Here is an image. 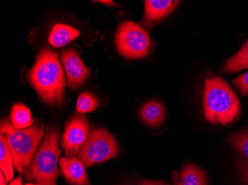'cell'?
I'll list each match as a JSON object with an SVG mask.
<instances>
[{"label":"cell","mask_w":248,"mask_h":185,"mask_svg":"<svg viewBox=\"0 0 248 185\" xmlns=\"http://www.w3.org/2000/svg\"><path fill=\"white\" fill-rule=\"evenodd\" d=\"M182 185H207V174L202 168L186 164L182 170Z\"/></svg>","instance_id":"cell-15"},{"label":"cell","mask_w":248,"mask_h":185,"mask_svg":"<svg viewBox=\"0 0 248 185\" xmlns=\"http://www.w3.org/2000/svg\"><path fill=\"white\" fill-rule=\"evenodd\" d=\"M14 157L12 151L2 135L0 136V168L7 180L11 181L14 177Z\"/></svg>","instance_id":"cell-14"},{"label":"cell","mask_w":248,"mask_h":185,"mask_svg":"<svg viewBox=\"0 0 248 185\" xmlns=\"http://www.w3.org/2000/svg\"><path fill=\"white\" fill-rule=\"evenodd\" d=\"M7 182L8 180L4 176L3 172H0V185H7Z\"/></svg>","instance_id":"cell-23"},{"label":"cell","mask_w":248,"mask_h":185,"mask_svg":"<svg viewBox=\"0 0 248 185\" xmlns=\"http://www.w3.org/2000/svg\"><path fill=\"white\" fill-rule=\"evenodd\" d=\"M203 101L204 116L213 125H229L240 115L239 98L231 86L221 77L206 79Z\"/></svg>","instance_id":"cell-2"},{"label":"cell","mask_w":248,"mask_h":185,"mask_svg":"<svg viewBox=\"0 0 248 185\" xmlns=\"http://www.w3.org/2000/svg\"><path fill=\"white\" fill-rule=\"evenodd\" d=\"M180 1L175 0H146L142 24L146 28L154 27L168 16L178 6Z\"/></svg>","instance_id":"cell-9"},{"label":"cell","mask_w":248,"mask_h":185,"mask_svg":"<svg viewBox=\"0 0 248 185\" xmlns=\"http://www.w3.org/2000/svg\"><path fill=\"white\" fill-rule=\"evenodd\" d=\"M232 83L239 89L242 96L248 94V71L234 79Z\"/></svg>","instance_id":"cell-19"},{"label":"cell","mask_w":248,"mask_h":185,"mask_svg":"<svg viewBox=\"0 0 248 185\" xmlns=\"http://www.w3.org/2000/svg\"><path fill=\"white\" fill-rule=\"evenodd\" d=\"M89 121L83 114H75L65 124L61 146L67 157H75L83 147L91 132Z\"/></svg>","instance_id":"cell-7"},{"label":"cell","mask_w":248,"mask_h":185,"mask_svg":"<svg viewBox=\"0 0 248 185\" xmlns=\"http://www.w3.org/2000/svg\"><path fill=\"white\" fill-rule=\"evenodd\" d=\"M97 2H100V3L105 4V5H116V4L113 2V1H97Z\"/></svg>","instance_id":"cell-24"},{"label":"cell","mask_w":248,"mask_h":185,"mask_svg":"<svg viewBox=\"0 0 248 185\" xmlns=\"http://www.w3.org/2000/svg\"><path fill=\"white\" fill-rule=\"evenodd\" d=\"M248 68V40L235 55L227 61L224 69L228 73H235Z\"/></svg>","instance_id":"cell-16"},{"label":"cell","mask_w":248,"mask_h":185,"mask_svg":"<svg viewBox=\"0 0 248 185\" xmlns=\"http://www.w3.org/2000/svg\"><path fill=\"white\" fill-rule=\"evenodd\" d=\"M238 171L242 177V181L248 185V161H239L238 163Z\"/></svg>","instance_id":"cell-20"},{"label":"cell","mask_w":248,"mask_h":185,"mask_svg":"<svg viewBox=\"0 0 248 185\" xmlns=\"http://www.w3.org/2000/svg\"><path fill=\"white\" fill-rule=\"evenodd\" d=\"M100 105L99 100L91 92H84L80 94L77 101V112L83 114L94 112Z\"/></svg>","instance_id":"cell-17"},{"label":"cell","mask_w":248,"mask_h":185,"mask_svg":"<svg viewBox=\"0 0 248 185\" xmlns=\"http://www.w3.org/2000/svg\"><path fill=\"white\" fill-rule=\"evenodd\" d=\"M61 62L65 68L70 90L81 87L89 76V68L85 66L75 50L68 49L61 54Z\"/></svg>","instance_id":"cell-8"},{"label":"cell","mask_w":248,"mask_h":185,"mask_svg":"<svg viewBox=\"0 0 248 185\" xmlns=\"http://www.w3.org/2000/svg\"><path fill=\"white\" fill-rule=\"evenodd\" d=\"M62 176L72 185H89L86 166L79 157H62L60 160Z\"/></svg>","instance_id":"cell-10"},{"label":"cell","mask_w":248,"mask_h":185,"mask_svg":"<svg viewBox=\"0 0 248 185\" xmlns=\"http://www.w3.org/2000/svg\"><path fill=\"white\" fill-rule=\"evenodd\" d=\"M140 185H169L160 181L146 180V179H142L140 181Z\"/></svg>","instance_id":"cell-21"},{"label":"cell","mask_w":248,"mask_h":185,"mask_svg":"<svg viewBox=\"0 0 248 185\" xmlns=\"http://www.w3.org/2000/svg\"><path fill=\"white\" fill-rule=\"evenodd\" d=\"M79 35V30L72 26L65 24H56L51 29L48 42L55 48H61L78 38Z\"/></svg>","instance_id":"cell-12"},{"label":"cell","mask_w":248,"mask_h":185,"mask_svg":"<svg viewBox=\"0 0 248 185\" xmlns=\"http://www.w3.org/2000/svg\"><path fill=\"white\" fill-rule=\"evenodd\" d=\"M230 142L235 150L248 158V130L232 135L230 138Z\"/></svg>","instance_id":"cell-18"},{"label":"cell","mask_w":248,"mask_h":185,"mask_svg":"<svg viewBox=\"0 0 248 185\" xmlns=\"http://www.w3.org/2000/svg\"><path fill=\"white\" fill-rule=\"evenodd\" d=\"M28 81L44 102L57 106L63 104L66 80L57 53L40 51L28 72Z\"/></svg>","instance_id":"cell-1"},{"label":"cell","mask_w":248,"mask_h":185,"mask_svg":"<svg viewBox=\"0 0 248 185\" xmlns=\"http://www.w3.org/2000/svg\"><path fill=\"white\" fill-rule=\"evenodd\" d=\"M140 120L150 128L161 126L166 119L164 105L157 100H152L142 105L139 111Z\"/></svg>","instance_id":"cell-11"},{"label":"cell","mask_w":248,"mask_h":185,"mask_svg":"<svg viewBox=\"0 0 248 185\" xmlns=\"http://www.w3.org/2000/svg\"><path fill=\"white\" fill-rule=\"evenodd\" d=\"M11 122L18 129H26L33 124L30 110L22 103H16L11 109Z\"/></svg>","instance_id":"cell-13"},{"label":"cell","mask_w":248,"mask_h":185,"mask_svg":"<svg viewBox=\"0 0 248 185\" xmlns=\"http://www.w3.org/2000/svg\"><path fill=\"white\" fill-rule=\"evenodd\" d=\"M119 152L115 137L106 129L99 128L92 130L86 144L77 155L85 166L91 167L115 158Z\"/></svg>","instance_id":"cell-6"},{"label":"cell","mask_w":248,"mask_h":185,"mask_svg":"<svg viewBox=\"0 0 248 185\" xmlns=\"http://www.w3.org/2000/svg\"><path fill=\"white\" fill-rule=\"evenodd\" d=\"M37 185V184H31V183H30V184H27V185Z\"/></svg>","instance_id":"cell-25"},{"label":"cell","mask_w":248,"mask_h":185,"mask_svg":"<svg viewBox=\"0 0 248 185\" xmlns=\"http://www.w3.org/2000/svg\"><path fill=\"white\" fill-rule=\"evenodd\" d=\"M44 128V123L40 121L26 129L16 128L7 119L1 122V135L12 151L14 165L18 172H23L31 161L46 134Z\"/></svg>","instance_id":"cell-4"},{"label":"cell","mask_w":248,"mask_h":185,"mask_svg":"<svg viewBox=\"0 0 248 185\" xmlns=\"http://www.w3.org/2000/svg\"><path fill=\"white\" fill-rule=\"evenodd\" d=\"M9 185H22V176H19V177L12 181Z\"/></svg>","instance_id":"cell-22"},{"label":"cell","mask_w":248,"mask_h":185,"mask_svg":"<svg viewBox=\"0 0 248 185\" xmlns=\"http://www.w3.org/2000/svg\"><path fill=\"white\" fill-rule=\"evenodd\" d=\"M60 129L48 128L41 145L22 172L26 180L40 185H57L58 162L62 151L59 147Z\"/></svg>","instance_id":"cell-3"},{"label":"cell","mask_w":248,"mask_h":185,"mask_svg":"<svg viewBox=\"0 0 248 185\" xmlns=\"http://www.w3.org/2000/svg\"><path fill=\"white\" fill-rule=\"evenodd\" d=\"M117 51L129 59L144 58L152 50V41L148 33L132 21L121 22L115 38Z\"/></svg>","instance_id":"cell-5"}]
</instances>
